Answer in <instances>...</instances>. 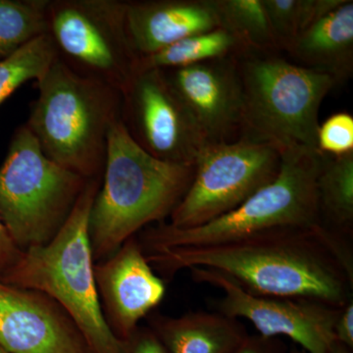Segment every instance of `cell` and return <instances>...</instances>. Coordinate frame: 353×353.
Here are the masks:
<instances>
[{"mask_svg": "<svg viewBox=\"0 0 353 353\" xmlns=\"http://www.w3.org/2000/svg\"><path fill=\"white\" fill-rule=\"evenodd\" d=\"M88 181L46 157L25 124L16 130L0 166V217L21 250L57 236Z\"/></svg>", "mask_w": 353, "mask_h": 353, "instance_id": "7", "label": "cell"}, {"mask_svg": "<svg viewBox=\"0 0 353 353\" xmlns=\"http://www.w3.org/2000/svg\"><path fill=\"white\" fill-rule=\"evenodd\" d=\"M121 341L120 353H169L150 327H139Z\"/></svg>", "mask_w": 353, "mask_h": 353, "instance_id": "25", "label": "cell"}, {"mask_svg": "<svg viewBox=\"0 0 353 353\" xmlns=\"http://www.w3.org/2000/svg\"><path fill=\"white\" fill-rule=\"evenodd\" d=\"M50 0H0V60L48 34Z\"/></svg>", "mask_w": 353, "mask_h": 353, "instance_id": "20", "label": "cell"}, {"mask_svg": "<svg viewBox=\"0 0 353 353\" xmlns=\"http://www.w3.org/2000/svg\"><path fill=\"white\" fill-rule=\"evenodd\" d=\"M25 123L44 154L87 180L102 178L108 134L122 115L123 95L80 75L58 58L43 78Z\"/></svg>", "mask_w": 353, "mask_h": 353, "instance_id": "3", "label": "cell"}, {"mask_svg": "<svg viewBox=\"0 0 353 353\" xmlns=\"http://www.w3.org/2000/svg\"><path fill=\"white\" fill-rule=\"evenodd\" d=\"M317 192L323 223L340 234L353 225V152L341 157L321 153Z\"/></svg>", "mask_w": 353, "mask_h": 353, "instance_id": "19", "label": "cell"}, {"mask_svg": "<svg viewBox=\"0 0 353 353\" xmlns=\"http://www.w3.org/2000/svg\"><path fill=\"white\" fill-rule=\"evenodd\" d=\"M125 25L138 58L148 57L188 37L222 27L216 0L127 1Z\"/></svg>", "mask_w": 353, "mask_h": 353, "instance_id": "15", "label": "cell"}, {"mask_svg": "<svg viewBox=\"0 0 353 353\" xmlns=\"http://www.w3.org/2000/svg\"><path fill=\"white\" fill-rule=\"evenodd\" d=\"M282 153L273 145L240 138L208 143L194 161L189 190L168 224L188 229L231 212L277 178Z\"/></svg>", "mask_w": 353, "mask_h": 353, "instance_id": "9", "label": "cell"}, {"mask_svg": "<svg viewBox=\"0 0 353 353\" xmlns=\"http://www.w3.org/2000/svg\"><path fill=\"white\" fill-rule=\"evenodd\" d=\"M189 270L196 282L222 290L223 297L216 301L218 312L248 320L263 338L288 336L306 353H328L334 340V323L343 308L310 299L254 296L220 272Z\"/></svg>", "mask_w": 353, "mask_h": 353, "instance_id": "11", "label": "cell"}, {"mask_svg": "<svg viewBox=\"0 0 353 353\" xmlns=\"http://www.w3.org/2000/svg\"><path fill=\"white\" fill-rule=\"evenodd\" d=\"M334 340L347 345L350 350L353 347V301L341 310L334 327Z\"/></svg>", "mask_w": 353, "mask_h": 353, "instance_id": "27", "label": "cell"}, {"mask_svg": "<svg viewBox=\"0 0 353 353\" xmlns=\"http://www.w3.org/2000/svg\"><path fill=\"white\" fill-rule=\"evenodd\" d=\"M57 58L52 39L46 34L0 60V104L24 83L38 82Z\"/></svg>", "mask_w": 353, "mask_h": 353, "instance_id": "22", "label": "cell"}, {"mask_svg": "<svg viewBox=\"0 0 353 353\" xmlns=\"http://www.w3.org/2000/svg\"><path fill=\"white\" fill-rule=\"evenodd\" d=\"M292 353H306L303 350H297V348H294V350H292Z\"/></svg>", "mask_w": 353, "mask_h": 353, "instance_id": "30", "label": "cell"}, {"mask_svg": "<svg viewBox=\"0 0 353 353\" xmlns=\"http://www.w3.org/2000/svg\"><path fill=\"white\" fill-rule=\"evenodd\" d=\"M234 32L221 27L172 44L148 57L139 58L137 72L183 68L213 60L236 57L248 52Z\"/></svg>", "mask_w": 353, "mask_h": 353, "instance_id": "18", "label": "cell"}, {"mask_svg": "<svg viewBox=\"0 0 353 353\" xmlns=\"http://www.w3.org/2000/svg\"><path fill=\"white\" fill-rule=\"evenodd\" d=\"M124 0H50L48 34L57 58L80 75L124 92L139 58L126 32Z\"/></svg>", "mask_w": 353, "mask_h": 353, "instance_id": "8", "label": "cell"}, {"mask_svg": "<svg viewBox=\"0 0 353 353\" xmlns=\"http://www.w3.org/2000/svg\"><path fill=\"white\" fill-rule=\"evenodd\" d=\"M328 353H352V350L340 341L334 340L330 345Z\"/></svg>", "mask_w": 353, "mask_h": 353, "instance_id": "29", "label": "cell"}, {"mask_svg": "<svg viewBox=\"0 0 353 353\" xmlns=\"http://www.w3.org/2000/svg\"><path fill=\"white\" fill-rule=\"evenodd\" d=\"M122 95L121 120L138 145L163 161L194 164L208 143L161 70L137 72Z\"/></svg>", "mask_w": 353, "mask_h": 353, "instance_id": "10", "label": "cell"}, {"mask_svg": "<svg viewBox=\"0 0 353 353\" xmlns=\"http://www.w3.org/2000/svg\"><path fill=\"white\" fill-rule=\"evenodd\" d=\"M238 57L161 70L208 143L240 139L243 88Z\"/></svg>", "mask_w": 353, "mask_h": 353, "instance_id": "12", "label": "cell"}, {"mask_svg": "<svg viewBox=\"0 0 353 353\" xmlns=\"http://www.w3.org/2000/svg\"><path fill=\"white\" fill-rule=\"evenodd\" d=\"M94 270L109 329L118 340H126L161 303L166 292L163 280L148 263L136 236L108 259L95 262Z\"/></svg>", "mask_w": 353, "mask_h": 353, "instance_id": "13", "label": "cell"}, {"mask_svg": "<svg viewBox=\"0 0 353 353\" xmlns=\"http://www.w3.org/2000/svg\"><path fill=\"white\" fill-rule=\"evenodd\" d=\"M234 353H282V350L275 338L248 336Z\"/></svg>", "mask_w": 353, "mask_h": 353, "instance_id": "28", "label": "cell"}, {"mask_svg": "<svg viewBox=\"0 0 353 353\" xmlns=\"http://www.w3.org/2000/svg\"><path fill=\"white\" fill-rule=\"evenodd\" d=\"M22 252L0 217V278L19 260Z\"/></svg>", "mask_w": 353, "mask_h": 353, "instance_id": "26", "label": "cell"}, {"mask_svg": "<svg viewBox=\"0 0 353 353\" xmlns=\"http://www.w3.org/2000/svg\"><path fill=\"white\" fill-rule=\"evenodd\" d=\"M0 353H11V352H7V350H4V348L0 347Z\"/></svg>", "mask_w": 353, "mask_h": 353, "instance_id": "31", "label": "cell"}, {"mask_svg": "<svg viewBox=\"0 0 353 353\" xmlns=\"http://www.w3.org/2000/svg\"><path fill=\"white\" fill-rule=\"evenodd\" d=\"M281 51L303 32V0H263Z\"/></svg>", "mask_w": 353, "mask_h": 353, "instance_id": "23", "label": "cell"}, {"mask_svg": "<svg viewBox=\"0 0 353 353\" xmlns=\"http://www.w3.org/2000/svg\"><path fill=\"white\" fill-rule=\"evenodd\" d=\"M285 52L294 63L331 76L336 85L353 75V1L332 12L292 39Z\"/></svg>", "mask_w": 353, "mask_h": 353, "instance_id": "16", "label": "cell"}, {"mask_svg": "<svg viewBox=\"0 0 353 353\" xmlns=\"http://www.w3.org/2000/svg\"><path fill=\"white\" fill-rule=\"evenodd\" d=\"M222 27L254 52H281L263 0H216Z\"/></svg>", "mask_w": 353, "mask_h": 353, "instance_id": "21", "label": "cell"}, {"mask_svg": "<svg viewBox=\"0 0 353 353\" xmlns=\"http://www.w3.org/2000/svg\"><path fill=\"white\" fill-rule=\"evenodd\" d=\"M0 347L11 353H88L82 334L53 299L1 280Z\"/></svg>", "mask_w": 353, "mask_h": 353, "instance_id": "14", "label": "cell"}, {"mask_svg": "<svg viewBox=\"0 0 353 353\" xmlns=\"http://www.w3.org/2000/svg\"><path fill=\"white\" fill-rule=\"evenodd\" d=\"M317 148L324 154L341 157L353 152V117L350 113L333 114L320 124Z\"/></svg>", "mask_w": 353, "mask_h": 353, "instance_id": "24", "label": "cell"}, {"mask_svg": "<svg viewBox=\"0 0 353 353\" xmlns=\"http://www.w3.org/2000/svg\"><path fill=\"white\" fill-rule=\"evenodd\" d=\"M194 174V164L172 163L148 154L122 120L116 121L88 223L94 262L108 259L146 227L170 217Z\"/></svg>", "mask_w": 353, "mask_h": 353, "instance_id": "2", "label": "cell"}, {"mask_svg": "<svg viewBox=\"0 0 353 353\" xmlns=\"http://www.w3.org/2000/svg\"><path fill=\"white\" fill-rule=\"evenodd\" d=\"M281 153L277 178L239 208L201 226L180 229L163 222L146 227L137 238L141 250L214 245L272 230L324 225L317 192L321 152Z\"/></svg>", "mask_w": 353, "mask_h": 353, "instance_id": "6", "label": "cell"}, {"mask_svg": "<svg viewBox=\"0 0 353 353\" xmlns=\"http://www.w3.org/2000/svg\"><path fill=\"white\" fill-rule=\"evenodd\" d=\"M150 328L169 353H234L248 336L238 320L218 311L150 315Z\"/></svg>", "mask_w": 353, "mask_h": 353, "instance_id": "17", "label": "cell"}, {"mask_svg": "<svg viewBox=\"0 0 353 353\" xmlns=\"http://www.w3.org/2000/svg\"><path fill=\"white\" fill-rule=\"evenodd\" d=\"M279 53L248 51L238 57L243 88L240 138L281 152H319V110L336 81Z\"/></svg>", "mask_w": 353, "mask_h": 353, "instance_id": "5", "label": "cell"}, {"mask_svg": "<svg viewBox=\"0 0 353 353\" xmlns=\"http://www.w3.org/2000/svg\"><path fill=\"white\" fill-rule=\"evenodd\" d=\"M143 253L152 269L166 277L183 269L206 268L224 274L254 296L310 299L336 308L352 301V253L341 234L324 225Z\"/></svg>", "mask_w": 353, "mask_h": 353, "instance_id": "1", "label": "cell"}, {"mask_svg": "<svg viewBox=\"0 0 353 353\" xmlns=\"http://www.w3.org/2000/svg\"><path fill=\"white\" fill-rule=\"evenodd\" d=\"M101 179L88 180L57 236L44 245L23 250L0 278L6 284L43 292L71 318L88 353H120L121 341L109 329L97 294L88 223Z\"/></svg>", "mask_w": 353, "mask_h": 353, "instance_id": "4", "label": "cell"}]
</instances>
